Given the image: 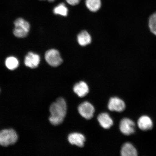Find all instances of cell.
Segmentation results:
<instances>
[{"label": "cell", "instance_id": "obj_1", "mask_svg": "<svg viewBox=\"0 0 156 156\" xmlns=\"http://www.w3.org/2000/svg\"><path fill=\"white\" fill-rule=\"evenodd\" d=\"M67 104L64 99L60 98L52 103L50 108L49 121L52 125L57 126L62 123L67 114Z\"/></svg>", "mask_w": 156, "mask_h": 156}, {"label": "cell", "instance_id": "obj_2", "mask_svg": "<svg viewBox=\"0 0 156 156\" xmlns=\"http://www.w3.org/2000/svg\"><path fill=\"white\" fill-rule=\"evenodd\" d=\"M18 135L16 132L12 129H5L0 131V145L7 147L16 143Z\"/></svg>", "mask_w": 156, "mask_h": 156}, {"label": "cell", "instance_id": "obj_3", "mask_svg": "<svg viewBox=\"0 0 156 156\" xmlns=\"http://www.w3.org/2000/svg\"><path fill=\"white\" fill-rule=\"evenodd\" d=\"M15 28L13 33L15 36L18 38H23L26 37L30 30L29 23L22 18L17 19L15 21Z\"/></svg>", "mask_w": 156, "mask_h": 156}, {"label": "cell", "instance_id": "obj_4", "mask_svg": "<svg viewBox=\"0 0 156 156\" xmlns=\"http://www.w3.org/2000/svg\"><path fill=\"white\" fill-rule=\"evenodd\" d=\"M45 59L48 64L53 67H57L63 62V60L57 50H48L45 54Z\"/></svg>", "mask_w": 156, "mask_h": 156}, {"label": "cell", "instance_id": "obj_5", "mask_svg": "<svg viewBox=\"0 0 156 156\" xmlns=\"http://www.w3.org/2000/svg\"><path fill=\"white\" fill-rule=\"evenodd\" d=\"M119 128L122 133L125 135L129 136L135 133L136 125L133 121L130 119L124 118L121 121Z\"/></svg>", "mask_w": 156, "mask_h": 156}, {"label": "cell", "instance_id": "obj_6", "mask_svg": "<svg viewBox=\"0 0 156 156\" xmlns=\"http://www.w3.org/2000/svg\"><path fill=\"white\" fill-rule=\"evenodd\" d=\"M78 110L80 115L87 120L92 118L95 112L94 107L88 102L81 103L78 107Z\"/></svg>", "mask_w": 156, "mask_h": 156}, {"label": "cell", "instance_id": "obj_7", "mask_svg": "<svg viewBox=\"0 0 156 156\" xmlns=\"http://www.w3.org/2000/svg\"><path fill=\"white\" fill-rule=\"evenodd\" d=\"M126 107L124 101L116 97L111 98L108 105L109 110L118 112H123L125 109Z\"/></svg>", "mask_w": 156, "mask_h": 156}, {"label": "cell", "instance_id": "obj_8", "mask_svg": "<svg viewBox=\"0 0 156 156\" xmlns=\"http://www.w3.org/2000/svg\"><path fill=\"white\" fill-rule=\"evenodd\" d=\"M40 62V57L38 55L29 52L25 56L24 64L27 67L35 68L38 67Z\"/></svg>", "mask_w": 156, "mask_h": 156}, {"label": "cell", "instance_id": "obj_9", "mask_svg": "<svg viewBox=\"0 0 156 156\" xmlns=\"http://www.w3.org/2000/svg\"><path fill=\"white\" fill-rule=\"evenodd\" d=\"M68 141L73 145L79 147H83L84 145L85 138L83 134L78 133L70 134L68 137Z\"/></svg>", "mask_w": 156, "mask_h": 156}, {"label": "cell", "instance_id": "obj_10", "mask_svg": "<svg viewBox=\"0 0 156 156\" xmlns=\"http://www.w3.org/2000/svg\"><path fill=\"white\" fill-rule=\"evenodd\" d=\"M138 127L144 131H147L153 128V122L151 118L147 115H143L140 117L137 121Z\"/></svg>", "mask_w": 156, "mask_h": 156}, {"label": "cell", "instance_id": "obj_11", "mask_svg": "<svg viewBox=\"0 0 156 156\" xmlns=\"http://www.w3.org/2000/svg\"><path fill=\"white\" fill-rule=\"evenodd\" d=\"M101 126L105 129H108L113 124V121L108 113H102L97 118Z\"/></svg>", "mask_w": 156, "mask_h": 156}, {"label": "cell", "instance_id": "obj_12", "mask_svg": "<svg viewBox=\"0 0 156 156\" xmlns=\"http://www.w3.org/2000/svg\"><path fill=\"white\" fill-rule=\"evenodd\" d=\"M74 92L80 97H83L89 92V88L87 83L80 81L76 83L73 88Z\"/></svg>", "mask_w": 156, "mask_h": 156}, {"label": "cell", "instance_id": "obj_13", "mask_svg": "<svg viewBox=\"0 0 156 156\" xmlns=\"http://www.w3.org/2000/svg\"><path fill=\"white\" fill-rule=\"evenodd\" d=\"M121 155L122 156H136L137 152L135 147L129 142H126L122 146Z\"/></svg>", "mask_w": 156, "mask_h": 156}, {"label": "cell", "instance_id": "obj_14", "mask_svg": "<svg viewBox=\"0 0 156 156\" xmlns=\"http://www.w3.org/2000/svg\"><path fill=\"white\" fill-rule=\"evenodd\" d=\"M77 41L81 46H85L90 43L91 37L87 31H83L78 35Z\"/></svg>", "mask_w": 156, "mask_h": 156}, {"label": "cell", "instance_id": "obj_15", "mask_svg": "<svg viewBox=\"0 0 156 156\" xmlns=\"http://www.w3.org/2000/svg\"><path fill=\"white\" fill-rule=\"evenodd\" d=\"M85 5L90 11L95 12L100 9L101 2V0H86Z\"/></svg>", "mask_w": 156, "mask_h": 156}, {"label": "cell", "instance_id": "obj_16", "mask_svg": "<svg viewBox=\"0 0 156 156\" xmlns=\"http://www.w3.org/2000/svg\"><path fill=\"white\" fill-rule=\"evenodd\" d=\"M19 64L18 60L14 56H10L5 60L6 67L9 70H13L16 69L18 67Z\"/></svg>", "mask_w": 156, "mask_h": 156}, {"label": "cell", "instance_id": "obj_17", "mask_svg": "<svg viewBox=\"0 0 156 156\" xmlns=\"http://www.w3.org/2000/svg\"><path fill=\"white\" fill-rule=\"evenodd\" d=\"M53 12L55 14L66 16L68 15V9L64 3H60L54 8Z\"/></svg>", "mask_w": 156, "mask_h": 156}, {"label": "cell", "instance_id": "obj_18", "mask_svg": "<svg viewBox=\"0 0 156 156\" xmlns=\"http://www.w3.org/2000/svg\"><path fill=\"white\" fill-rule=\"evenodd\" d=\"M148 25L151 33L156 36V12L150 16L148 20Z\"/></svg>", "mask_w": 156, "mask_h": 156}, {"label": "cell", "instance_id": "obj_19", "mask_svg": "<svg viewBox=\"0 0 156 156\" xmlns=\"http://www.w3.org/2000/svg\"><path fill=\"white\" fill-rule=\"evenodd\" d=\"M68 4L71 5H75L78 4L80 0H66Z\"/></svg>", "mask_w": 156, "mask_h": 156}, {"label": "cell", "instance_id": "obj_20", "mask_svg": "<svg viewBox=\"0 0 156 156\" xmlns=\"http://www.w3.org/2000/svg\"><path fill=\"white\" fill-rule=\"evenodd\" d=\"M47 1L49 2H52L55 1V0H47Z\"/></svg>", "mask_w": 156, "mask_h": 156}, {"label": "cell", "instance_id": "obj_21", "mask_svg": "<svg viewBox=\"0 0 156 156\" xmlns=\"http://www.w3.org/2000/svg\"><path fill=\"white\" fill-rule=\"evenodd\" d=\"M40 1H45V0H40Z\"/></svg>", "mask_w": 156, "mask_h": 156}, {"label": "cell", "instance_id": "obj_22", "mask_svg": "<svg viewBox=\"0 0 156 156\" xmlns=\"http://www.w3.org/2000/svg\"><path fill=\"white\" fill-rule=\"evenodd\" d=\"M0 91H1V89H0Z\"/></svg>", "mask_w": 156, "mask_h": 156}]
</instances>
